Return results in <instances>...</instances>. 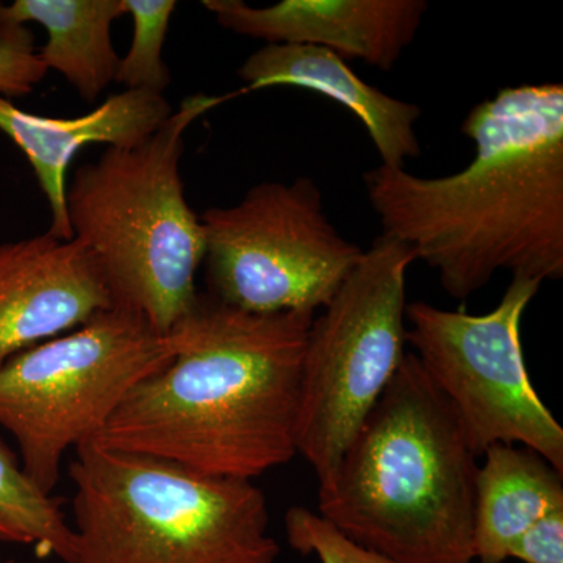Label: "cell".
Returning <instances> with one entry per match:
<instances>
[{
	"instance_id": "14",
	"label": "cell",
	"mask_w": 563,
	"mask_h": 563,
	"mask_svg": "<svg viewBox=\"0 0 563 563\" xmlns=\"http://www.w3.org/2000/svg\"><path fill=\"white\" fill-rule=\"evenodd\" d=\"M474 503V561L506 563L544 515L563 509V473L536 451L495 444L483 454Z\"/></svg>"
},
{
	"instance_id": "9",
	"label": "cell",
	"mask_w": 563,
	"mask_h": 563,
	"mask_svg": "<svg viewBox=\"0 0 563 563\" xmlns=\"http://www.w3.org/2000/svg\"><path fill=\"white\" fill-rule=\"evenodd\" d=\"M540 287L512 277L485 314L407 303L406 343L450 402L477 457L495 444H514L563 473V428L533 388L521 344V321Z\"/></svg>"
},
{
	"instance_id": "15",
	"label": "cell",
	"mask_w": 563,
	"mask_h": 563,
	"mask_svg": "<svg viewBox=\"0 0 563 563\" xmlns=\"http://www.w3.org/2000/svg\"><path fill=\"white\" fill-rule=\"evenodd\" d=\"M124 14V0L0 2V25L36 22L46 29L47 43L38 51L41 60L90 103L98 101L117 77L120 55L111 43V25Z\"/></svg>"
},
{
	"instance_id": "6",
	"label": "cell",
	"mask_w": 563,
	"mask_h": 563,
	"mask_svg": "<svg viewBox=\"0 0 563 563\" xmlns=\"http://www.w3.org/2000/svg\"><path fill=\"white\" fill-rule=\"evenodd\" d=\"M176 355L173 336L143 314L113 306L0 366V426L21 466L52 495L70 448L95 439L140 383Z\"/></svg>"
},
{
	"instance_id": "20",
	"label": "cell",
	"mask_w": 563,
	"mask_h": 563,
	"mask_svg": "<svg viewBox=\"0 0 563 563\" xmlns=\"http://www.w3.org/2000/svg\"><path fill=\"white\" fill-rule=\"evenodd\" d=\"M509 559L523 563H563V509L540 518L518 539Z\"/></svg>"
},
{
	"instance_id": "11",
	"label": "cell",
	"mask_w": 563,
	"mask_h": 563,
	"mask_svg": "<svg viewBox=\"0 0 563 563\" xmlns=\"http://www.w3.org/2000/svg\"><path fill=\"white\" fill-rule=\"evenodd\" d=\"M202 5L239 35L322 47L380 70L395 68L429 10L426 0H282L268 7L206 0Z\"/></svg>"
},
{
	"instance_id": "19",
	"label": "cell",
	"mask_w": 563,
	"mask_h": 563,
	"mask_svg": "<svg viewBox=\"0 0 563 563\" xmlns=\"http://www.w3.org/2000/svg\"><path fill=\"white\" fill-rule=\"evenodd\" d=\"M47 73L32 32L25 25H0V96L11 99L32 95Z\"/></svg>"
},
{
	"instance_id": "18",
	"label": "cell",
	"mask_w": 563,
	"mask_h": 563,
	"mask_svg": "<svg viewBox=\"0 0 563 563\" xmlns=\"http://www.w3.org/2000/svg\"><path fill=\"white\" fill-rule=\"evenodd\" d=\"M285 531L292 550L317 555L321 563H395L352 542L321 515L295 506L285 515Z\"/></svg>"
},
{
	"instance_id": "4",
	"label": "cell",
	"mask_w": 563,
	"mask_h": 563,
	"mask_svg": "<svg viewBox=\"0 0 563 563\" xmlns=\"http://www.w3.org/2000/svg\"><path fill=\"white\" fill-rule=\"evenodd\" d=\"M231 96H188L150 139L107 147L85 163L66 190L74 240L98 263L114 306L169 333L198 299L206 255L201 217L185 198V132Z\"/></svg>"
},
{
	"instance_id": "10",
	"label": "cell",
	"mask_w": 563,
	"mask_h": 563,
	"mask_svg": "<svg viewBox=\"0 0 563 563\" xmlns=\"http://www.w3.org/2000/svg\"><path fill=\"white\" fill-rule=\"evenodd\" d=\"M114 306L98 263L49 233L0 244V366Z\"/></svg>"
},
{
	"instance_id": "1",
	"label": "cell",
	"mask_w": 563,
	"mask_h": 563,
	"mask_svg": "<svg viewBox=\"0 0 563 563\" xmlns=\"http://www.w3.org/2000/svg\"><path fill=\"white\" fill-rule=\"evenodd\" d=\"M474 157L461 172L420 177L379 165L363 174L384 235L466 301L498 272L563 277V85L503 88L462 124Z\"/></svg>"
},
{
	"instance_id": "3",
	"label": "cell",
	"mask_w": 563,
	"mask_h": 563,
	"mask_svg": "<svg viewBox=\"0 0 563 563\" xmlns=\"http://www.w3.org/2000/svg\"><path fill=\"white\" fill-rule=\"evenodd\" d=\"M476 459L450 402L407 352L320 485L318 515L395 563H473Z\"/></svg>"
},
{
	"instance_id": "8",
	"label": "cell",
	"mask_w": 563,
	"mask_h": 563,
	"mask_svg": "<svg viewBox=\"0 0 563 563\" xmlns=\"http://www.w3.org/2000/svg\"><path fill=\"white\" fill-rule=\"evenodd\" d=\"M201 221L207 292L243 312L324 309L363 255L329 220L310 177L263 181Z\"/></svg>"
},
{
	"instance_id": "2",
	"label": "cell",
	"mask_w": 563,
	"mask_h": 563,
	"mask_svg": "<svg viewBox=\"0 0 563 563\" xmlns=\"http://www.w3.org/2000/svg\"><path fill=\"white\" fill-rule=\"evenodd\" d=\"M314 312H243L199 292L176 355L92 439L207 474L254 481L298 454L302 361Z\"/></svg>"
},
{
	"instance_id": "12",
	"label": "cell",
	"mask_w": 563,
	"mask_h": 563,
	"mask_svg": "<svg viewBox=\"0 0 563 563\" xmlns=\"http://www.w3.org/2000/svg\"><path fill=\"white\" fill-rule=\"evenodd\" d=\"M172 103L157 92L124 90L110 96L98 109L77 118H47L18 109L0 96V132L27 157L51 209L54 239H74L66 207L68 169L88 144L107 147L135 146L168 120Z\"/></svg>"
},
{
	"instance_id": "17",
	"label": "cell",
	"mask_w": 563,
	"mask_h": 563,
	"mask_svg": "<svg viewBox=\"0 0 563 563\" xmlns=\"http://www.w3.org/2000/svg\"><path fill=\"white\" fill-rule=\"evenodd\" d=\"M125 14L133 20L132 44L120 57L114 81L125 90L163 95L172 85L163 46L177 2L174 0H124Z\"/></svg>"
},
{
	"instance_id": "7",
	"label": "cell",
	"mask_w": 563,
	"mask_h": 563,
	"mask_svg": "<svg viewBox=\"0 0 563 563\" xmlns=\"http://www.w3.org/2000/svg\"><path fill=\"white\" fill-rule=\"evenodd\" d=\"M407 244L380 233L313 318L302 361L296 451L328 484L406 357Z\"/></svg>"
},
{
	"instance_id": "5",
	"label": "cell",
	"mask_w": 563,
	"mask_h": 563,
	"mask_svg": "<svg viewBox=\"0 0 563 563\" xmlns=\"http://www.w3.org/2000/svg\"><path fill=\"white\" fill-rule=\"evenodd\" d=\"M74 563H274L265 493L88 440L69 463Z\"/></svg>"
},
{
	"instance_id": "16",
	"label": "cell",
	"mask_w": 563,
	"mask_h": 563,
	"mask_svg": "<svg viewBox=\"0 0 563 563\" xmlns=\"http://www.w3.org/2000/svg\"><path fill=\"white\" fill-rule=\"evenodd\" d=\"M0 543L32 547L41 559L74 563V532L62 501L41 492L0 440Z\"/></svg>"
},
{
	"instance_id": "13",
	"label": "cell",
	"mask_w": 563,
	"mask_h": 563,
	"mask_svg": "<svg viewBox=\"0 0 563 563\" xmlns=\"http://www.w3.org/2000/svg\"><path fill=\"white\" fill-rule=\"evenodd\" d=\"M251 92L273 87L302 88L350 110L368 132L380 165L406 168L421 155L417 122L421 107L377 90L358 77L340 55L302 44H265L239 69Z\"/></svg>"
},
{
	"instance_id": "21",
	"label": "cell",
	"mask_w": 563,
	"mask_h": 563,
	"mask_svg": "<svg viewBox=\"0 0 563 563\" xmlns=\"http://www.w3.org/2000/svg\"><path fill=\"white\" fill-rule=\"evenodd\" d=\"M3 563H14L13 561H7V562H3Z\"/></svg>"
}]
</instances>
